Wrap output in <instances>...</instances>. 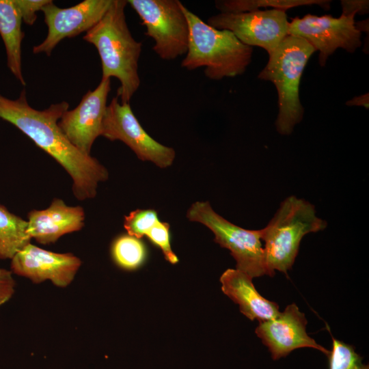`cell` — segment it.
<instances>
[{
  "mask_svg": "<svg viewBox=\"0 0 369 369\" xmlns=\"http://www.w3.org/2000/svg\"><path fill=\"white\" fill-rule=\"evenodd\" d=\"M11 271L35 284L50 280L59 287L68 286L81 266V260L70 253H55L30 243L11 259Z\"/></svg>",
  "mask_w": 369,
  "mask_h": 369,
  "instance_id": "5bb4252c",
  "label": "cell"
},
{
  "mask_svg": "<svg viewBox=\"0 0 369 369\" xmlns=\"http://www.w3.org/2000/svg\"><path fill=\"white\" fill-rule=\"evenodd\" d=\"M324 0H225L216 1L215 7L221 12H246L258 10L261 8L286 10L287 9L307 5H320L323 7L330 3Z\"/></svg>",
  "mask_w": 369,
  "mask_h": 369,
  "instance_id": "d6986e66",
  "label": "cell"
},
{
  "mask_svg": "<svg viewBox=\"0 0 369 369\" xmlns=\"http://www.w3.org/2000/svg\"><path fill=\"white\" fill-rule=\"evenodd\" d=\"M137 12L145 34L154 44L153 51L162 59L172 60L186 55L189 27L187 17L178 0H128Z\"/></svg>",
  "mask_w": 369,
  "mask_h": 369,
  "instance_id": "52a82bcc",
  "label": "cell"
},
{
  "mask_svg": "<svg viewBox=\"0 0 369 369\" xmlns=\"http://www.w3.org/2000/svg\"><path fill=\"white\" fill-rule=\"evenodd\" d=\"M307 323L305 314L292 303L275 318L259 322L255 333L268 348L273 360L286 357L300 348H312L327 356L329 351L308 335Z\"/></svg>",
  "mask_w": 369,
  "mask_h": 369,
  "instance_id": "4fadbf2b",
  "label": "cell"
},
{
  "mask_svg": "<svg viewBox=\"0 0 369 369\" xmlns=\"http://www.w3.org/2000/svg\"><path fill=\"white\" fill-rule=\"evenodd\" d=\"M315 51L305 40L288 35L269 55L266 65L258 74L259 79L270 81L276 87L279 111L275 126L281 135H290L302 120L299 85L304 68Z\"/></svg>",
  "mask_w": 369,
  "mask_h": 369,
  "instance_id": "5b68a950",
  "label": "cell"
},
{
  "mask_svg": "<svg viewBox=\"0 0 369 369\" xmlns=\"http://www.w3.org/2000/svg\"><path fill=\"white\" fill-rule=\"evenodd\" d=\"M115 262L121 268L133 270L139 267L146 258V247L139 238L123 234L115 239L111 247Z\"/></svg>",
  "mask_w": 369,
  "mask_h": 369,
  "instance_id": "ffe728a7",
  "label": "cell"
},
{
  "mask_svg": "<svg viewBox=\"0 0 369 369\" xmlns=\"http://www.w3.org/2000/svg\"><path fill=\"white\" fill-rule=\"evenodd\" d=\"M84 220L82 207L68 206L62 200L55 198L47 208L28 213L27 232L38 243L49 245L66 234L81 230Z\"/></svg>",
  "mask_w": 369,
  "mask_h": 369,
  "instance_id": "9a60e30c",
  "label": "cell"
},
{
  "mask_svg": "<svg viewBox=\"0 0 369 369\" xmlns=\"http://www.w3.org/2000/svg\"><path fill=\"white\" fill-rule=\"evenodd\" d=\"M368 93L358 96H355L351 100H349L346 102V105L348 106H363L366 109H368Z\"/></svg>",
  "mask_w": 369,
  "mask_h": 369,
  "instance_id": "4316f807",
  "label": "cell"
},
{
  "mask_svg": "<svg viewBox=\"0 0 369 369\" xmlns=\"http://www.w3.org/2000/svg\"><path fill=\"white\" fill-rule=\"evenodd\" d=\"M355 26L361 33L364 31L368 33V19L355 23Z\"/></svg>",
  "mask_w": 369,
  "mask_h": 369,
  "instance_id": "83f0119b",
  "label": "cell"
},
{
  "mask_svg": "<svg viewBox=\"0 0 369 369\" xmlns=\"http://www.w3.org/2000/svg\"><path fill=\"white\" fill-rule=\"evenodd\" d=\"M329 369H369L353 345L332 337V348L327 355Z\"/></svg>",
  "mask_w": 369,
  "mask_h": 369,
  "instance_id": "44dd1931",
  "label": "cell"
},
{
  "mask_svg": "<svg viewBox=\"0 0 369 369\" xmlns=\"http://www.w3.org/2000/svg\"><path fill=\"white\" fill-rule=\"evenodd\" d=\"M191 221L198 222L215 235L214 241L230 250L236 262V269L252 279L267 275L262 230H246L217 214L208 202H195L187 213Z\"/></svg>",
  "mask_w": 369,
  "mask_h": 369,
  "instance_id": "8992f818",
  "label": "cell"
},
{
  "mask_svg": "<svg viewBox=\"0 0 369 369\" xmlns=\"http://www.w3.org/2000/svg\"><path fill=\"white\" fill-rule=\"evenodd\" d=\"M68 107L66 101H62L42 111L35 109L28 104L25 90L16 100L0 94V118L55 159L72 178L74 195L83 201L96 196L98 183L107 180L109 173L96 159L75 148L59 127L58 121Z\"/></svg>",
  "mask_w": 369,
  "mask_h": 369,
  "instance_id": "6da1fadb",
  "label": "cell"
},
{
  "mask_svg": "<svg viewBox=\"0 0 369 369\" xmlns=\"http://www.w3.org/2000/svg\"><path fill=\"white\" fill-rule=\"evenodd\" d=\"M22 21L14 0H0V36L6 51L7 65L16 79L25 85L21 67V43L25 37Z\"/></svg>",
  "mask_w": 369,
  "mask_h": 369,
  "instance_id": "e0dca14e",
  "label": "cell"
},
{
  "mask_svg": "<svg viewBox=\"0 0 369 369\" xmlns=\"http://www.w3.org/2000/svg\"><path fill=\"white\" fill-rule=\"evenodd\" d=\"M125 0H112L102 18L83 37L98 51L102 66L101 79L117 78V96L129 103L140 85L138 62L142 43L132 36L126 20Z\"/></svg>",
  "mask_w": 369,
  "mask_h": 369,
  "instance_id": "7a4b0ae2",
  "label": "cell"
},
{
  "mask_svg": "<svg viewBox=\"0 0 369 369\" xmlns=\"http://www.w3.org/2000/svg\"><path fill=\"white\" fill-rule=\"evenodd\" d=\"M111 3L112 0H85L74 6L61 8L51 1L41 9L48 28L46 37L40 44L33 46V53L50 56L63 39L75 37L92 28Z\"/></svg>",
  "mask_w": 369,
  "mask_h": 369,
  "instance_id": "8fae6325",
  "label": "cell"
},
{
  "mask_svg": "<svg viewBox=\"0 0 369 369\" xmlns=\"http://www.w3.org/2000/svg\"><path fill=\"white\" fill-rule=\"evenodd\" d=\"M181 8L189 27L188 49L181 66L188 70L204 67L205 76L211 80L243 74L251 63L252 47L242 43L231 31L205 23L182 3Z\"/></svg>",
  "mask_w": 369,
  "mask_h": 369,
  "instance_id": "3957f363",
  "label": "cell"
},
{
  "mask_svg": "<svg viewBox=\"0 0 369 369\" xmlns=\"http://www.w3.org/2000/svg\"><path fill=\"white\" fill-rule=\"evenodd\" d=\"M159 221L156 210L137 209L124 217V227L128 235L141 238L146 235Z\"/></svg>",
  "mask_w": 369,
  "mask_h": 369,
  "instance_id": "7402d4cb",
  "label": "cell"
},
{
  "mask_svg": "<svg viewBox=\"0 0 369 369\" xmlns=\"http://www.w3.org/2000/svg\"><path fill=\"white\" fill-rule=\"evenodd\" d=\"M100 136L110 141L120 140L141 161H150L160 168L171 166L175 150L150 137L134 115L130 103H122L116 96L107 105Z\"/></svg>",
  "mask_w": 369,
  "mask_h": 369,
  "instance_id": "ba28073f",
  "label": "cell"
},
{
  "mask_svg": "<svg viewBox=\"0 0 369 369\" xmlns=\"http://www.w3.org/2000/svg\"><path fill=\"white\" fill-rule=\"evenodd\" d=\"M51 0H14L22 18L27 25H33L37 19L36 12Z\"/></svg>",
  "mask_w": 369,
  "mask_h": 369,
  "instance_id": "cb8c5ba5",
  "label": "cell"
},
{
  "mask_svg": "<svg viewBox=\"0 0 369 369\" xmlns=\"http://www.w3.org/2000/svg\"><path fill=\"white\" fill-rule=\"evenodd\" d=\"M110 90L111 79H101L94 90H89L79 104L66 111L58 121L68 141L85 155H90L94 141L100 136Z\"/></svg>",
  "mask_w": 369,
  "mask_h": 369,
  "instance_id": "7c38bea8",
  "label": "cell"
},
{
  "mask_svg": "<svg viewBox=\"0 0 369 369\" xmlns=\"http://www.w3.org/2000/svg\"><path fill=\"white\" fill-rule=\"evenodd\" d=\"M327 225L307 200L295 195L283 200L267 226L261 229L267 275L273 277L275 271L286 274L295 262L303 237L323 230Z\"/></svg>",
  "mask_w": 369,
  "mask_h": 369,
  "instance_id": "277c9868",
  "label": "cell"
},
{
  "mask_svg": "<svg viewBox=\"0 0 369 369\" xmlns=\"http://www.w3.org/2000/svg\"><path fill=\"white\" fill-rule=\"evenodd\" d=\"M27 230V221L0 204V259H12L30 243Z\"/></svg>",
  "mask_w": 369,
  "mask_h": 369,
  "instance_id": "ac0fdd59",
  "label": "cell"
},
{
  "mask_svg": "<svg viewBox=\"0 0 369 369\" xmlns=\"http://www.w3.org/2000/svg\"><path fill=\"white\" fill-rule=\"evenodd\" d=\"M219 280L223 292L237 303L240 312L251 320H270L279 313L278 304L262 297L256 289L252 278L243 271L228 269Z\"/></svg>",
  "mask_w": 369,
  "mask_h": 369,
  "instance_id": "2e32d148",
  "label": "cell"
},
{
  "mask_svg": "<svg viewBox=\"0 0 369 369\" xmlns=\"http://www.w3.org/2000/svg\"><path fill=\"white\" fill-rule=\"evenodd\" d=\"M356 14L338 18L331 15L318 16L306 14L295 17L289 23L288 35L297 36L308 42L318 51L319 64L324 66L328 57L338 48L354 53L361 45V33L355 22Z\"/></svg>",
  "mask_w": 369,
  "mask_h": 369,
  "instance_id": "30bf717a",
  "label": "cell"
},
{
  "mask_svg": "<svg viewBox=\"0 0 369 369\" xmlns=\"http://www.w3.org/2000/svg\"><path fill=\"white\" fill-rule=\"evenodd\" d=\"M342 13L345 15L351 14H365L369 11L368 0H342Z\"/></svg>",
  "mask_w": 369,
  "mask_h": 369,
  "instance_id": "484cf974",
  "label": "cell"
},
{
  "mask_svg": "<svg viewBox=\"0 0 369 369\" xmlns=\"http://www.w3.org/2000/svg\"><path fill=\"white\" fill-rule=\"evenodd\" d=\"M149 240L162 250L165 258L172 264L178 262L173 252L169 241V225L159 221L146 234Z\"/></svg>",
  "mask_w": 369,
  "mask_h": 369,
  "instance_id": "603a6c76",
  "label": "cell"
},
{
  "mask_svg": "<svg viewBox=\"0 0 369 369\" xmlns=\"http://www.w3.org/2000/svg\"><path fill=\"white\" fill-rule=\"evenodd\" d=\"M14 289L15 280L12 271L0 268V306L12 298Z\"/></svg>",
  "mask_w": 369,
  "mask_h": 369,
  "instance_id": "d4e9b609",
  "label": "cell"
},
{
  "mask_svg": "<svg viewBox=\"0 0 369 369\" xmlns=\"http://www.w3.org/2000/svg\"><path fill=\"white\" fill-rule=\"evenodd\" d=\"M213 27L228 30L244 44L259 46L271 55L288 36L286 10L269 9L246 12H220L210 17Z\"/></svg>",
  "mask_w": 369,
  "mask_h": 369,
  "instance_id": "9c48e42d",
  "label": "cell"
}]
</instances>
